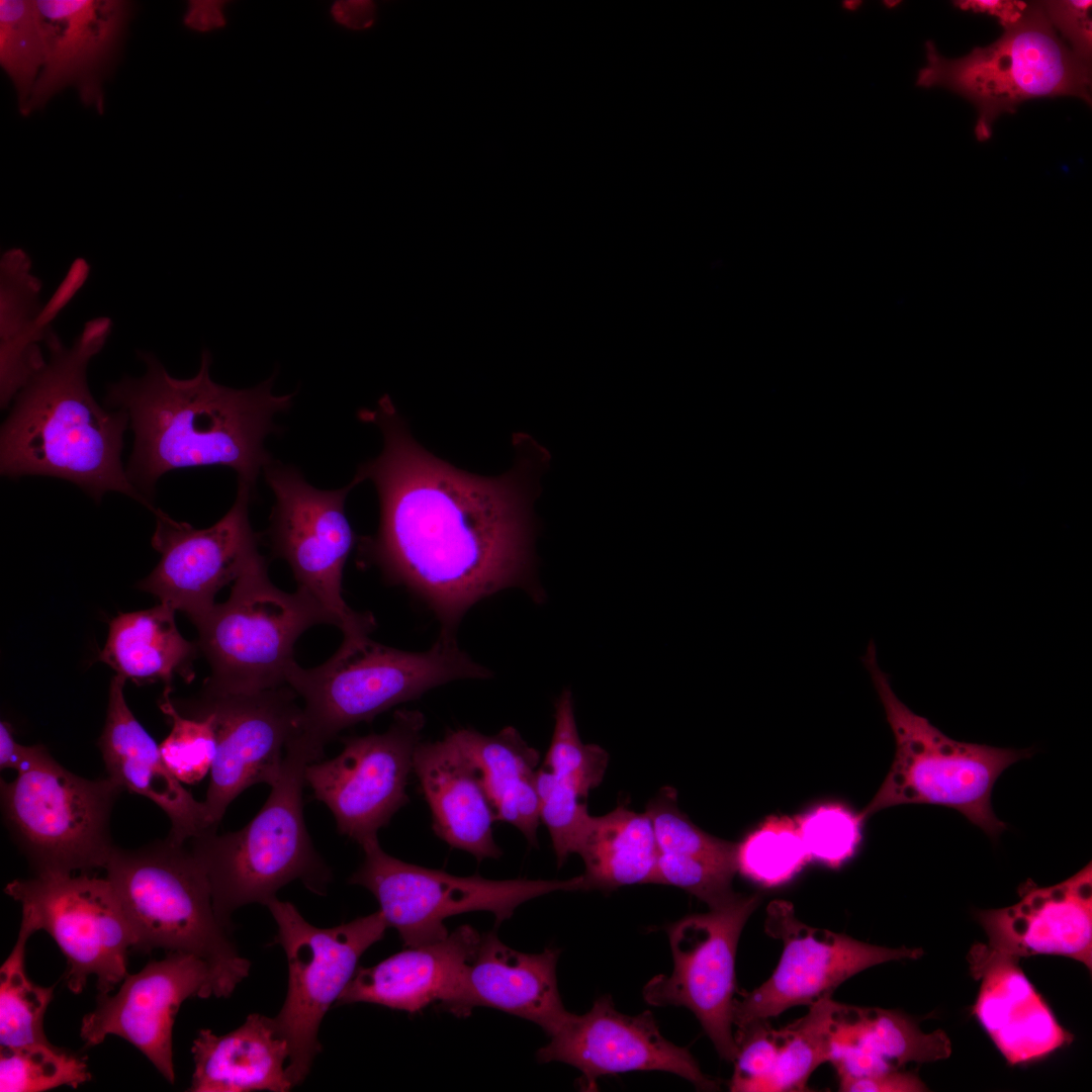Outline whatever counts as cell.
Segmentation results:
<instances>
[{
	"instance_id": "3",
	"label": "cell",
	"mask_w": 1092,
	"mask_h": 1092,
	"mask_svg": "<svg viewBox=\"0 0 1092 1092\" xmlns=\"http://www.w3.org/2000/svg\"><path fill=\"white\" fill-rule=\"evenodd\" d=\"M110 318L85 323L69 347L53 333L43 366L16 394L1 429L0 468L5 476L44 475L69 480L96 502L109 491L157 508L130 482L121 463V410L102 407L87 383L90 360L104 347Z\"/></svg>"
},
{
	"instance_id": "36",
	"label": "cell",
	"mask_w": 1092,
	"mask_h": 1092,
	"mask_svg": "<svg viewBox=\"0 0 1092 1092\" xmlns=\"http://www.w3.org/2000/svg\"><path fill=\"white\" fill-rule=\"evenodd\" d=\"M31 934L20 925L16 943L0 969L1 1048L49 1042L43 1019L54 987L36 985L25 973V945Z\"/></svg>"
},
{
	"instance_id": "26",
	"label": "cell",
	"mask_w": 1092,
	"mask_h": 1092,
	"mask_svg": "<svg viewBox=\"0 0 1092 1092\" xmlns=\"http://www.w3.org/2000/svg\"><path fill=\"white\" fill-rule=\"evenodd\" d=\"M125 678L115 674L109 686L108 705L99 748L107 775L123 790L158 805L169 817L168 838L184 844L209 831L203 802H198L170 771L159 745L130 711L123 694Z\"/></svg>"
},
{
	"instance_id": "18",
	"label": "cell",
	"mask_w": 1092,
	"mask_h": 1092,
	"mask_svg": "<svg viewBox=\"0 0 1092 1092\" xmlns=\"http://www.w3.org/2000/svg\"><path fill=\"white\" fill-rule=\"evenodd\" d=\"M288 686L252 694L205 695L186 702L183 714L209 713L217 747L203 802L217 829L229 805L246 789L279 776L286 745L295 733L302 707Z\"/></svg>"
},
{
	"instance_id": "6",
	"label": "cell",
	"mask_w": 1092,
	"mask_h": 1092,
	"mask_svg": "<svg viewBox=\"0 0 1092 1092\" xmlns=\"http://www.w3.org/2000/svg\"><path fill=\"white\" fill-rule=\"evenodd\" d=\"M314 761L308 751L287 744L267 801L246 826L190 840L207 876L214 911L229 929L233 930L231 917L237 909L251 903L266 905L292 881H301L314 894L327 893L332 872L315 850L303 817L304 774Z\"/></svg>"
},
{
	"instance_id": "40",
	"label": "cell",
	"mask_w": 1092,
	"mask_h": 1092,
	"mask_svg": "<svg viewBox=\"0 0 1092 1092\" xmlns=\"http://www.w3.org/2000/svg\"><path fill=\"white\" fill-rule=\"evenodd\" d=\"M90 1079L85 1058L50 1042L0 1050L1 1092L77 1088Z\"/></svg>"
},
{
	"instance_id": "43",
	"label": "cell",
	"mask_w": 1092,
	"mask_h": 1092,
	"mask_svg": "<svg viewBox=\"0 0 1092 1092\" xmlns=\"http://www.w3.org/2000/svg\"><path fill=\"white\" fill-rule=\"evenodd\" d=\"M811 860L839 868L857 851L862 837L861 813L839 803L818 805L795 819Z\"/></svg>"
},
{
	"instance_id": "30",
	"label": "cell",
	"mask_w": 1092,
	"mask_h": 1092,
	"mask_svg": "<svg viewBox=\"0 0 1092 1092\" xmlns=\"http://www.w3.org/2000/svg\"><path fill=\"white\" fill-rule=\"evenodd\" d=\"M46 307L41 284L31 271L29 256L18 248L7 250L0 261V399L7 407L20 389L43 366L40 344L54 331L53 318L84 283L71 272Z\"/></svg>"
},
{
	"instance_id": "28",
	"label": "cell",
	"mask_w": 1092,
	"mask_h": 1092,
	"mask_svg": "<svg viewBox=\"0 0 1092 1092\" xmlns=\"http://www.w3.org/2000/svg\"><path fill=\"white\" fill-rule=\"evenodd\" d=\"M413 772L440 839L478 861L502 856L493 837L496 820L480 777L449 733L441 740L418 744Z\"/></svg>"
},
{
	"instance_id": "15",
	"label": "cell",
	"mask_w": 1092,
	"mask_h": 1092,
	"mask_svg": "<svg viewBox=\"0 0 1092 1092\" xmlns=\"http://www.w3.org/2000/svg\"><path fill=\"white\" fill-rule=\"evenodd\" d=\"M760 902L759 894H737L707 913L686 916L667 927L673 968L643 987L645 1002L691 1010L719 1056L733 1062L735 957L741 931Z\"/></svg>"
},
{
	"instance_id": "51",
	"label": "cell",
	"mask_w": 1092,
	"mask_h": 1092,
	"mask_svg": "<svg viewBox=\"0 0 1092 1092\" xmlns=\"http://www.w3.org/2000/svg\"><path fill=\"white\" fill-rule=\"evenodd\" d=\"M223 3L219 1H192L185 16V23L196 30L208 31L224 25Z\"/></svg>"
},
{
	"instance_id": "10",
	"label": "cell",
	"mask_w": 1092,
	"mask_h": 1092,
	"mask_svg": "<svg viewBox=\"0 0 1092 1092\" xmlns=\"http://www.w3.org/2000/svg\"><path fill=\"white\" fill-rule=\"evenodd\" d=\"M123 791L109 777L81 778L46 749L12 782L1 781L5 822L36 876L105 869L114 848L113 805Z\"/></svg>"
},
{
	"instance_id": "50",
	"label": "cell",
	"mask_w": 1092,
	"mask_h": 1092,
	"mask_svg": "<svg viewBox=\"0 0 1092 1092\" xmlns=\"http://www.w3.org/2000/svg\"><path fill=\"white\" fill-rule=\"evenodd\" d=\"M954 3L962 10L988 13L995 16L1003 27L1015 22L1027 7V4L1021 1L967 0Z\"/></svg>"
},
{
	"instance_id": "42",
	"label": "cell",
	"mask_w": 1092,
	"mask_h": 1092,
	"mask_svg": "<svg viewBox=\"0 0 1092 1092\" xmlns=\"http://www.w3.org/2000/svg\"><path fill=\"white\" fill-rule=\"evenodd\" d=\"M165 688L159 707L171 723V731L159 744L162 758L181 783L193 785L211 770L217 747L214 718L209 713H181Z\"/></svg>"
},
{
	"instance_id": "46",
	"label": "cell",
	"mask_w": 1092,
	"mask_h": 1092,
	"mask_svg": "<svg viewBox=\"0 0 1092 1092\" xmlns=\"http://www.w3.org/2000/svg\"><path fill=\"white\" fill-rule=\"evenodd\" d=\"M1091 6L1092 2L1087 0L1049 1L1043 4L1052 25L1070 41L1075 56L1088 64L1092 49Z\"/></svg>"
},
{
	"instance_id": "37",
	"label": "cell",
	"mask_w": 1092,
	"mask_h": 1092,
	"mask_svg": "<svg viewBox=\"0 0 1092 1092\" xmlns=\"http://www.w3.org/2000/svg\"><path fill=\"white\" fill-rule=\"evenodd\" d=\"M833 1004L825 997L810 1005L806 1015L778 1029V1054L766 1092L806 1091L811 1074L829 1062Z\"/></svg>"
},
{
	"instance_id": "23",
	"label": "cell",
	"mask_w": 1092,
	"mask_h": 1092,
	"mask_svg": "<svg viewBox=\"0 0 1092 1092\" xmlns=\"http://www.w3.org/2000/svg\"><path fill=\"white\" fill-rule=\"evenodd\" d=\"M1019 896L1011 906L977 912L987 945L1017 959L1063 956L1091 970V862L1054 886L1038 887L1028 880L1020 886Z\"/></svg>"
},
{
	"instance_id": "47",
	"label": "cell",
	"mask_w": 1092,
	"mask_h": 1092,
	"mask_svg": "<svg viewBox=\"0 0 1092 1092\" xmlns=\"http://www.w3.org/2000/svg\"><path fill=\"white\" fill-rule=\"evenodd\" d=\"M839 1079V1091L843 1092H921L928 1090L919 1077L902 1070L872 1076Z\"/></svg>"
},
{
	"instance_id": "34",
	"label": "cell",
	"mask_w": 1092,
	"mask_h": 1092,
	"mask_svg": "<svg viewBox=\"0 0 1092 1092\" xmlns=\"http://www.w3.org/2000/svg\"><path fill=\"white\" fill-rule=\"evenodd\" d=\"M582 874L588 890L656 884L658 848L648 815L620 804L592 816L579 842Z\"/></svg>"
},
{
	"instance_id": "29",
	"label": "cell",
	"mask_w": 1092,
	"mask_h": 1092,
	"mask_svg": "<svg viewBox=\"0 0 1092 1092\" xmlns=\"http://www.w3.org/2000/svg\"><path fill=\"white\" fill-rule=\"evenodd\" d=\"M830 1057L838 1078H860L901 1070L910 1063L946 1059L951 1043L943 1030L924 1032L909 1015L893 1009L834 1001Z\"/></svg>"
},
{
	"instance_id": "19",
	"label": "cell",
	"mask_w": 1092,
	"mask_h": 1092,
	"mask_svg": "<svg viewBox=\"0 0 1092 1092\" xmlns=\"http://www.w3.org/2000/svg\"><path fill=\"white\" fill-rule=\"evenodd\" d=\"M254 497L247 486L238 484L230 511L205 529L175 521L156 509L151 543L161 558L139 587L183 612L196 626L215 606L217 593L234 582L250 557L259 551L258 536L249 519V505Z\"/></svg>"
},
{
	"instance_id": "11",
	"label": "cell",
	"mask_w": 1092,
	"mask_h": 1092,
	"mask_svg": "<svg viewBox=\"0 0 1092 1092\" xmlns=\"http://www.w3.org/2000/svg\"><path fill=\"white\" fill-rule=\"evenodd\" d=\"M262 472L275 496L267 530L273 555L289 564L296 589L332 617L344 639L368 637L376 628L373 615L351 609L342 595L343 569L356 542L345 503L361 480L355 475L342 488L318 489L297 468L273 459Z\"/></svg>"
},
{
	"instance_id": "35",
	"label": "cell",
	"mask_w": 1092,
	"mask_h": 1092,
	"mask_svg": "<svg viewBox=\"0 0 1092 1092\" xmlns=\"http://www.w3.org/2000/svg\"><path fill=\"white\" fill-rule=\"evenodd\" d=\"M648 815L658 848L657 868L667 878L698 883L735 875L736 845L707 833L679 809L677 793L663 787L648 801Z\"/></svg>"
},
{
	"instance_id": "22",
	"label": "cell",
	"mask_w": 1092,
	"mask_h": 1092,
	"mask_svg": "<svg viewBox=\"0 0 1092 1092\" xmlns=\"http://www.w3.org/2000/svg\"><path fill=\"white\" fill-rule=\"evenodd\" d=\"M46 63L24 115L74 87L82 103L104 109L103 82L116 61L131 5L120 0H34Z\"/></svg>"
},
{
	"instance_id": "31",
	"label": "cell",
	"mask_w": 1092,
	"mask_h": 1092,
	"mask_svg": "<svg viewBox=\"0 0 1092 1092\" xmlns=\"http://www.w3.org/2000/svg\"><path fill=\"white\" fill-rule=\"evenodd\" d=\"M191 1053L194 1072L191 1092H286L287 1041L278 1035L274 1019L259 1013L247 1016L235 1030L216 1035L200 1029Z\"/></svg>"
},
{
	"instance_id": "21",
	"label": "cell",
	"mask_w": 1092,
	"mask_h": 1092,
	"mask_svg": "<svg viewBox=\"0 0 1092 1092\" xmlns=\"http://www.w3.org/2000/svg\"><path fill=\"white\" fill-rule=\"evenodd\" d=\"M550 1041L536 1054L540 1063L560 1062L576 1068L582 1088H597L600 1077L635 1071L675 1074L698 1089L718 1088L705 1075L686 1048L666 1039L649 1010L636 1015L621 1013L609 995L596 999L590 1009L570 1013Z\"/></svg>"
},
{
	"instance_id": "12",
	"label": "cell",
	"mask_w": 1092,
	"mask_h": 1092,
	"mask_svg": "<svg viewBox=\"0 0 1092 1092\" xmlns=\"http://www.w3.org/2000/svg\"><path fill=\"white\" fill-rule=\"evenodd\" d=\"M265 906L276 924L274 943L288 965L287 993L273 1017L278 1035L289 1048L287 1076L301 1084L322 1052L320 1025L353 978L361 956L382 939L388 924L380 910L348 923L320 928L307 922L290 902L277 897Z\"/></svg>"
},
{
	"instance_id": "17",
	"label": "cell",
	"mask_w": 1092,
	"mask_h": 1092,
	"mask_svg": "<svg viewBox=\"0 0 1092 1092\" xmlns=\"http://www.w3.org/2000/svg\"><path fill=\"white\" fill-rule=\"evenodd\" d=\"M764 931L783 942L781 960L770 977L733 1003V1028L767 1020L799 1005L831 997L835 989L871 967L917 960L921 948H890L801 922L793 905L775 900L766 908Z\"/></svg>"
},
{
	"instance_id": "16",
	"label": "cell",
	"mask_w": 1092,
	"mask_h": 1092,
	"mask_svg": "<svg viewBox=\"0 0 1092 1092\" xmlns=\"http://www.w3.org/2000/svg\"><path fill=\"white\" fill-rule=\"evenodd\" d=\"M425 716L400 709L386 731L344 738L342 751L305 768V783L332 812L337 828L361 847L410 801L407 780Z\"/></svg>"
},
{
	"instance_id": "33",
	"label": "cell",
	"mask_w": 1092,
	"mask_h": 1092,
	"mask_svg": "<svg viewBox=\"0 0 1092 1092\" xmlns=\"http://www.w3.org/2000/svg\"><path fill=\"white\" fill-rule=\"evenodd\" d=\"M175 610L166 604L122 613L109 623L99 659L125 679L157 681L172 688L176 675L190 682L199 647L185 639L175 621Z\"/></svg>"
},
{
	"instance_id": "1",
	"label": "cell",
	"mask_w": 1092,
	"mask_h": 1092,
	"mask_svg": "<svg viewBox=\"0 0 1092 1092\" xmlns=\"http://www.w3.org/2000/svg\"><path fill=\"white\" fill-rule=\"evenodd\" d=\"M381 431L383 448L355 474L377 491L380 520L359 541L362 563L375 565L433 611L441 636L455 637L476 603L521 587L543 599L536 580L534 504L549 468L546 448L514 436L516 458L506 473L486 477L458 469L425 450L388 395L358 413Z\"/></svg>"
},
{
	"instance_id": "32",
	"label": "cell",
	"mask_w": 1092,
	"mask_h": 1092,
	"mask_svg": "<svg viewBox=\"0 0 1092 1092\" xmlns=\"http://www.w3.org/2000/svg\"><path fill=\"white\" fill-rule=\"evenodd\" d=\"M449 734L476 768L495 820L512 824L532 846H537L539 751L511 726L493 735L472 729H458Z\"/></svg>"
},
{
	"instance_id": "38",
	"label": "cell",
	"mask_w": 1092,
	"mask_h": 1092,
	"mask_svg": "<svg viewBox=\"0 0 1092 1092\" xmlns=\"http://www.w3.org/2000/svg\"><path fill=\"white\" fill-rule=\"evenodd\" d=\"M810 858L795 819L769 816L736 845V868L764 887L790 881Z\"/></svg>"
},
{
	"instance_id": "9",
	"label": "cell",
	"mask_w": 1092,
	"mask_h": 1092,
	"mask_svg": "<svg viewBox=\"0 0 1092 1092\" xmlns=\"http://www.w3.org/2000/svg\"><path fill=\"white\" fill-rule=\"evenodd\" d=\"M993 43L959 59H946L925 43L927 65L916 85L940 86L972 102L978 110L976 138L987 141L1002 113L1038 97L1076 96L1091 103L1090 64L1057 35L1043 4H1027L1023 14Z\"/></svg>"
},
{
	"instance_id": "41",
	"label": "cell",
	"mask_w": 1092,
	"mask_h": 1092,
	"mask_svg": "<svg viewBox=\"0 0 1092 1092\" xmlns=\"http://www.w3.org/2000/svg\"><path fill=\"white\" fill-rule=\"evenodd\" d=\"M553 734L543 760V767L572 786L585 799L599 787L607 770L609 754L596 744L581 741L573 708L572 694L562 691L555 703Z\"/></svg>"
},
{
	"instance_id": "53",
	"label": "cell",
	"mask_w": 1092,
	"mask_h": 1092,
	"mask_svg": "<svg viewBox=\"0 0 1092 1092\" xmlns=\"http://www.w3.org/2000/svg\"><path fill=\"white\" fill-rule=\"evenodd\" d=\"M899 3H900L899 1H885V2H884L885 6H886V7H888V8H894V7H896V6H897V5L899 4Z\"/></svg>"
},
{
	"instance_id": "20",
	"label": "cell",
	"mask_w": 1092,
	"mask_h": 1092,
	"mask_svg": "<svg viewBox=\"0 0 1092 1092\" xmlns=\"http://www.w3.org/2000/svg\"><path fill=\"white\" fill-rule=\"evenodd\" d=\"M221 997L218 981L202 959L168 952L128 974L114 995L97 996L95 1009L81 1022L86 1048L117 1035L135 1046L162 1076L175 1082L172 1031L181 1004L193 997Z\"/></svg>"
},
{
	"instance_id": "4",
	"label": "cell",
	"mask_w": 1092,
	"mask_h": 1092,
	"mask_svg": "<svg viewBox=\"0 0 1092 1092\" xmlns=\"http://www.w3.org/2000/svg\"><path fill=\"white\" fill-rule=\"evenodd\" d=\"M491 671L475 662L455 637L440 636L425 651H404L368 637L343 639L323 664L302 668L296 662L286 684L303 702L292 742L317 759L343 730L370 722L399 704L457 679L487 678Z\"/></svg>"
},
{
	"instance_id": "48",
	"label": "cell",
	"mask_w": 1092,
	"mask_h": 1092,
	"mask_svg": "<svg viewBox=\"0 0 1092 1092\" xmlns=\"http://www.w3.org/2000/svg\"><path fill=\"white\" fill-rule=\"evenodd\" d=\"M43 745L25 746L16 742L13 729L6 721L0 723V766L25 771L42 752Z\"/></svg>"
},
{
	"instance_id": "39",
	"label": "cell",
	"mask_w": 1092,
	"mask_h": 1092,
	"mask_svg": "<svg viewBox=\"0 0 1092 1092\" xmlns=\"http://www.w3.org/2000/svg\"><path fill=\"white\" fill-rule=\"evenodd\" d=\"M46 63V46L34 1H0V64L23 114Z\"/></svg>"
},
{
	"instance_id": "52",
	"label": "cell",
	"mask_w": 1092,
	"mask_h": 1092,
	"mask_svg": "<svg viewBox=\"0 0 1092 1092\" xmlns=\"http://www.w3.org/2000/svg\"><path fill=\"white\" fill-rule=\"evenodd\" d=\"M841 6H842V8L844 10H846L848 12H854V11H856V10H858L860 8L861 1H859V0H844V1H842Z\"/></svg>"
},
{
	"instance_id": "44",
	"label": "cell",
	"mask_w": 1092,
	"mask_h": 1092,
	"mask_svg": "<svg viewBox=\"0 0 1092 1092\" xmlns=\"http://www.w3.org/2000/svg\"><path fill=\"white\" fill-rule=\"evenodd\" d=\"M536 787L540 803V822L551 838L557 864L576 853L590 814L578 792L557 779L543 766L537 769Z\"/></svg>"
},
{
	"instance_id": "49",
	"label": "cell",
	"mask_w": 1092,
	"mask_h": 1092,
	"mask_svg": "<svg viewBox=\"0 0 1092 1092\" xmlns=\"http://www.w3.org/2000/svg\"><path fill=\"white\" fill-rule=\"evenodd\" d=\"M331 15L338 24L362 30L372 26L375 20V5L369 0H342L331 7Z\"/></svg>"
},
{
	"instance_id": "13",
	"label": "cell",
	"mask_w": 1092,
	"mask_h": 1092,
	"mask_svg": "<svg viewBox=\"0 0 1092 1092\" xmlns=\"http://www.w3.org/2000/svg\"><path fill=\"white\" fill-rule=\"evenodd\" d=\"M364 860L349 883L369 890L388 927L405 946L441 940L449 933L444 921L454 915L487 911L496 925L518 906L556 891H586L583 875L568 880H489L459 877L405 862L386 853L379 841L362 847Z\"/></svg>"
},
{
	"instance_id": "25",
	"label": "cell",
	"mask_w": 1092,
	"mask_h": 1092,
	"mask_svg": "<svg viewBox=\"0 0 1092 1092\" xmlns=\"http://www.w3.org/2000/svg\"><path fill=\"white\" fill-rule=\"evenodd\" d=\"M968 962L974 979L981 981L973 1014L1009 1065L1038 1061L1073 1040L1019 959L977 943Z\"/></svg>"
},
{
	"instance_id": "7",
	"label": "cell",
	"mask_w": 1092,
	"mask_h": 1092,
	"mask_svg": "<svg viewBox=\"0 0 1092 1092\" xmlns=\"http://www.w3.org/2000/svg\"><path fill=\"white\" fill-rule=\"evenodd\" d=\"M861 661L883 705L895 740L891 767L863 819L897 805L930 804L962 813L992 839L1007 828L994 813L992 790L1001 774L1029 757L1031 748H1002L954 740L909 709L894 693L870 641Z\"/></svg>"
},
{
	"instance_id": "14",
	"label": "cell",
	"mask_w": 1092,
	"mask_h": 1092,
	"mask_svg": "<svg viewBox=\"0 0 1092 1092\" xmlns=\"http://www.w3.org/2000/svg\"><path fill=\"white\" fill-rule=\"evenodd\" d=\"M4 892L20 903V925L47 931L64 953L68 988L82 992L95 976L107 994L127 973V953L136 939L110 881L81 873L35 876L8 883Z\"/></svg>"
},
{
	"instance_id": "45",
	"label": "cell",
	"mask_w": 1092,
	"mask_h": 1092,
	"mask_svg": "<svg viewBox=\"0 0 1092 1092\" xmlns=\"http://www.w3.org/2000/svg\"><path fill=\"white\" fill-rule=\"evenodd\" d=\"M737 1045L733 1060L734 1071L730 1090L735 1092H766L779 1048L778 1029L767 1020H758L735 1028Z\"/></svg>"
},
{
	"instance_id": "5",
	"label": "cell",
	"mask_w": 1092,
	"mask_h": 1092,
	"mask_svg": "<svg viewBox=\"0 0 1092 1092\" xmlns=\"http://www.w3.org/2000/svg\"><path fill=\"white\" fill-rule=\"evenodd\" d=\"M105 870L133 929L134 950L202 959L224 998L248 977L251 963L218 919L207 876L185 843L167 837L135 849L114 846Z\"/></svg>"
},
{
	"instance_id": "27",
	"label": "cell",
	"mask_w": 1092,
	"mask_h": 1092,
	"mask_svg": "<svg viewBox=\"0 0 1092 1092\" xmlns=\"http://www.w3.org/2000/svg\"><path fill=\"white\" fill-rule=\"evenodd\" d=\"M481 934L462 925L445 938L407 946L375 966L357 968L336 1006L372 1003L410 1013L442 1007L473 958Z\"/></svg>"
},
{
	"instance_id": "8",
	"label": "cell",
	"mask_w": 1092,
	"mask_h": 1092,
	"mask_svg": "<svg viewBox=\"0 0 1092 1092\" xmlns=\"http://www.w3.org/2000/svg\"><path fill=\"white\" fill-rule=\"evenodd\" d=\"M322 624L335 626L307 594L275 586L257 551L233 582L229 599L196 625L199 650L211 668L201 694H252L287 685L297 639Z\"/></svg>"
},
{
	"instance_id": "2",
	"label": "cell",
	"mask_w": 1092,
	"mask_h": 1092,
	"mask_svg": "<svg viewBox=\"0 0 1092 1092\" xmlns=\"http://www.w3.org/2000/svg\"><path fill=\"white\" fill-rule=\"evenodd\" d=\"M142 377H123L110 384L105 404L126 413L134 434L125 469L133 486L150 502L158 479L170 470L225 466L238 484L255 493L259 474L272 460L264 442L278 433L274 417L288 411L295 392L273 393L276 374L258 385L236 389L214 382L212 362L203 350L198 372L173 377L158 358L140 352Z\"/></svg>"
},
{
	"instance_id": "24",
	"label": "cell",
	"mask_w": 1092,
	"mask_h": 1092,
	"mask_svg": "<svg viewBox=\"0 0 1092 1092\" xmlns=\"http://www.w3.org/2000/svg\"><path fill=\"white\" fill-rule=\"evenodd\" d=\"M559 950L539 953L515 950L494 932L481 934L456 989L441 1009L468 1016L475 1007H490L522 1017L553 1035L569 1017L556 976Z\"/></svg>"
}]
</instances>
